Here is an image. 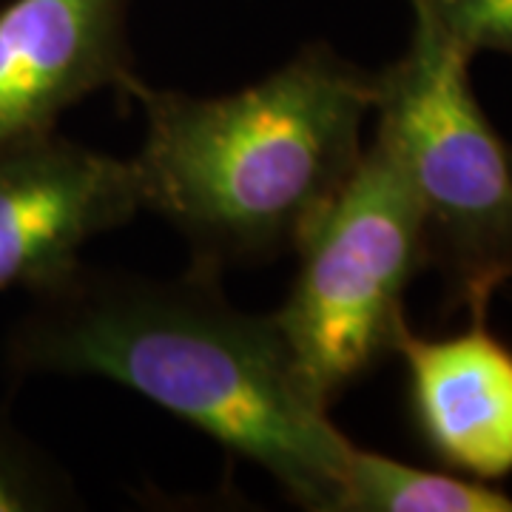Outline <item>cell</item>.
Masks as SVG:
<instances>
[{"instance_id": "1", "label": "cell", "mask_w": 512, "mask_h": 512, "mask_svg": "<svg viewBox=\"0 0 512 512\" xmlns=\"http://www.w3.org/2000/svg\"><path fill=\"white\" fill-rule=\"evenodd\" d=\"M29 296L6 336L12 379L120 384L251 461L296 507L336 512L353 441L302 393L271 313L239 311L220 271L163 279L80 259Z\"/></svg>"}, {"instance_id": "2", "label": "cell", "mask_w": 512, "mask_h": 512, "mask_svg": "<svg viewBox=\"0 0 512 512\" xmlns=\"http://www.w3.org/2000/svg\"><path fill=\"white\" fill-rule=\"evenodd\" d=\"M373 103L376 72L325 40L217 97L140 77L126 109L146 120L143 205L183 234L191 265L225 274L293 254L353 177Z\"/></svg>"}, {"instance_id": "3", "label": "cell", "mask_w": 512, "mask_h": 512, "mask_svg": "<svg viewBox=\"0 0 512 512\" xmlns=\"http://www.w3.org/2000/svg\"><path fill=\"white\" fill-rule=\"evenodd\" d=\"M470 57L413 26L399 60L376 72V143L421 211L441 313L487 316L512 282V157L470 83Z\"/></svg>"}, {"instance_id": "4", "label": "cell", "mask_w": 512, "mask_h": 512, "mask_svg": "<svg viewBox=\"0 0 512 512\" xmlns=\"http://www.w3.org/2000/svg\"><path fill=\"white\" fill-rule=\"evenodd\" d=\"M299 265L271 313L308 402L330 413L396 356L404 299L430 271L421 211L402 168L376 140L322 220L293 251Z\"/></svg>"}, {"instance_id": "5", "label": "cell", "mask_w": 512, "mask_h": 512, "mask_svg": "<svg viewBox=\"0 0 512 512\" xmlns=\"http://www.w3.org/2000/svg\"><path fill=\"white\" fill-rule=\"evenodd\" d=\"M143 185L134 160L46 131L0 148V291L55 282L80 251L134 220Z\"/></svg>"}, {"instance_id": "6", "label": "cell", "mask_w": 512, "mask_h": 512, "mask_svg": "<svg viewBox=\"0 0 512 512\" xmlns=\"http://www.w3.org/2000/svg\"><path fill=\"white\" fill-rule=\"evenodd\" d=\"M131 0H9L0 9V148L55 131L100 92L123 109L140 80L128 37Z\"/></svg>"}, {"instance_id": "7", "label": "cell", "mask_w": 512, "mask_h": 512, "mask_svg": "<svg viewBox=\"0 0 512 512\" xmlns=\"http://www.w3.org/2000/svg\"><path fill=\"white\" fill-rule=\"evenodd\" d=\"M396 356L421 447L458 476L484 484L510 478L512 345L487 325V316H473L447 336H424L407 325Z\"/></svg>"}, {"instance_id": "8", "label": "cell", "mask_w": 512, "mask_h": 512, "mask_svg": "<svg viewBox=\"0 0 512 512\" xmlns=\"http://www.w3.org/2000/svg\"><path fill=\"white\" fill-rule=\"evenodd\" d=\"M336 512H512V495L353 444Z\"/></svg>"}, {"instance_id": "9", "label": "cell", "mask_w": 512, "mask_h": 512, "mask_svg": "<svg viewBox=\"0 0 512 512\" xmlns=\"http://www.w3.org/2000/svg\"><path fill=\"white\" fill-rule=\"evenodd\" d=\"M72 476L0 410V512L77 510Z\"/></svg>"}, {"instance_id": "10", "label": "cell", "mask_w": 512, "mask_h": 512, "mask_svg": "<svg viewBox=\"0 0 512 512\" xmlns=\"http://www.w3.org/2000/svg\"><path fill=\"white\" fill-rule=\"evenodd\" d=\"M413 26L439 37L464 57H512V0H410Z\"/></svg>"}, {"instance_id": "11", "label": "cell", "mask_w": 512, "mask_h": 512, "mask_svg": "<svg viewBox=\"0 0 512 512\" xmlns=\"http://www.w3.org/2000/svg\"><path fill=\"white\" fill-rule=\"evenodd\" d=\"M510 157H512V148H510Z\"/></svg>"}]
</instances>
